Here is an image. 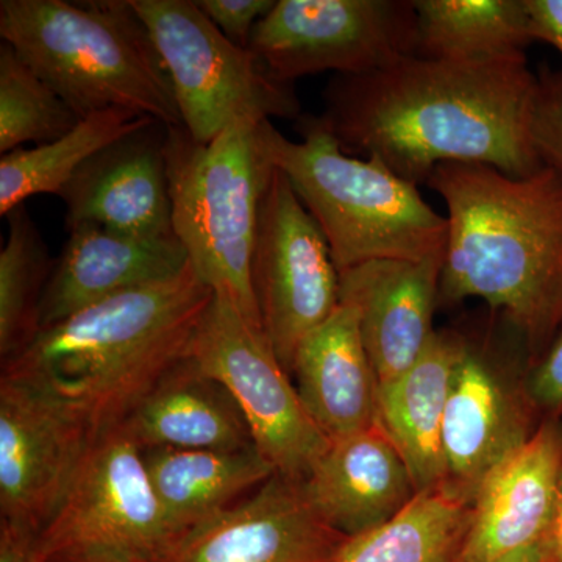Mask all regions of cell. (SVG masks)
<instances>
[{
  "mask_svg": "<svg viewBox=\"0 0 562 562\" xmlns=\"http://www.w3.org/2000/svg\"><path fill=\"white\" fill-rule=\"evenodd\" d=\"M538 99L527 58L413 55L376 72L333 77L321 120L347 154L376 158L417 187L453 162L528 177L546 166L535 143Z\"/></svg>",
  "mask_w": 562,
  "mask_h": 562,
  "instance_id": "cell-1",
  "label": "cell"
},
{
  "mask_svg": "<svg viewBox=\"0 0 562 562\" xmlns=\"http://www.w3.org/2000/svg\"><path fill=\"white\" fill-rule=\"evenodd\" d=\"M427 187L447 206L439 302L482 299L530 351L552 344L562 327V173L453 162Z\"/></svg>",
  "mask_w": 562,
  "mask_h": 562,
  "instance_id": "cell-2",
  "label": "cell"
},
{
  "mask_svg": "<svg viewBox=\"0 0 562 562\" xmlns=\"http://www.w3.org/2000/svg\"><path fill=\"white\" fill-rule=\"evenodd\" d=\"M213 294L190 265L176 279L121 292L41 328L3 360L2 373L46 391L99 436L121 425L184 357Z\"/></svg>",
  "mask_w": 562,
  "mask_h": 562,
  "instance_id": "cell-3",
  "label": "cell"
},
{
  "mask_svg": "<svg viewBox=\"0 0 562 562\" xmlns=\"http://www.w3.org/2000/svg\"><path fill=\"white\" fill-rule=\"evenodd\" d=\"M0 36L80 117L124 109L181 125L168 70L131 0H2Z\"/></svg>",
  "mask_w": 562,
  "mask_h": 562,
  "instance_id": "cell-4",
  "label": "cell"
},
{
  "mask_svg": "<svg viewBox=\"0 0 562 562\" xmlns=\"http://www.w3.org/2000/svg\"><path fill=\"white\" fill-rule=\"evenodd\" d=\"M295 128L301 140L262 122L266 149L319 224L339 272L375 260H425L446 249V216L417 184L376 158L347 154L321 116H301Z\"/></svg>",
  "mask_w": 562,
  "mask_h": 562,
  "instance_id": "cell-5",
  "label": "cell"
},
{
  "mask_svg": "<svg viewBox=\"0 0 562 562\" xmlns=\"http://www.w3.org/2000/svg\"><path fill=\"white\" fill-rule=\"evenodd\" d=\"M262 122H235L206 144L183 125L166 128L173 233L199 279L260 325L251 251L262 195L276 169Z\"/></svg>",
  "mask_w": 562,
  "mask_h": 562,
  "instance_id": "cell-6",
  "label": "cell"
},
{
  "mask_svg": "<svg viewBox=\"0 0 562 562\" xmlns=\"http://www.w3.org/2000/svg\"><path fill=\"white\" fill-rule=\"evenodd\" d=\"M171 79L181 125L210 143L243 120H295L292 85L269 74L249 49L225 38L191 0H131Z\"/></svg>",
  "mask_w": 562,
  "mask_h": 562,
  "instance_id": "cell-7",
  "label": "cell"
},
{
  "mask_svg": "<svg viewBox=\"0 0 562 562\" xmlns=\"http://www.w3.org/2000/svg\"><path fill=\"white\" fill-rule=\"evenodd\" d=\"M177 539L143 450L117 425L95 436L40 550L44 562H157Z\"/></svg>",
  "mask_w": 562,
  "mask_h": 562,
  "instance_id": "cell-8",
  "label": "cell"
},
{
  "mask_svg": "<svg viewBox=\"0 0 562 562\" xmlns=\"http://www.w3.org/2000/svg\"><path fill=\"white\" fill-rule=\"evenodd\" d=\"M184 355L227 387L277 475L305 482L331 441L306 412L262 325L214 292Z\"/></svg>",
  "mask_w": 562,
  "mask_h": 562,
  "instance_id": "cell-9",
  "label": "cell"
},
{
  "mask_svg": "<svg viewBox=\"0 0 562 562\" xmlns=\"http://www.w3.org/2000/svg\"><path fill=\"white\" fill-rule=\"evenodd\" d=\"M249 50L283 83L364 76L417 55L414 0H276Z\"/></svg>",
  "mask_w": 562,
  "mask_h": 562,
  "instance_id": "cell-10",
  "label": "cell"
},
{
  "mask_svg": "<svg viewBox=\"0 0 562 562\" xmlns=\"http://www.w3.org/2000/svg\"><path fill=\"white\" fill-rule=\"evenodd\" d=\"M262 330L291 375L299 344L339 306V271L324 232L291 181L273 169L250 265Z\"/></svg>",
  "mask_w": 562,
  "mask_h": 562,
  "instance_id": "cell-11",
  "label": "cell"
},
{
  "mask_svg": "<svg viewBox=\"0 0 562 562\" xmlns=\"http://www.w3.org/2000/svg\"><path fill=\"white\" fill-rule=\"evenodd\" d=\"M95 435L68 406L21 376L0 380L2 520L43 531Z\"/></svg>",
  "mask_w": 562,
  "mask_h": 562,
  "instance_id": "cell-12",
  "label": "cell"
},
{
  "mask_svg": "<svg viewBox=\"0 0 562 562\" xmlns=\"http://www.w3.org/2000/svg\"><path fill=\"white\" fill-rule=\"evenodd\" d=\"M347 539L314 512L302 483L276 473L184 531L157 562H331Z\"/></svg>",
  "mask_w": 562,
  "mask_h": 562,
  "instance_id": "cell-13",
  "label": "cell"
},
{
  "mask_svg": "<svg viewBox=\"0 0 562 562\" xmlns=\"http://www.w3.org/2000/svg\"><path fill=\"white\" fill-rule=\"evenodd\" d=\"M166 128L154 122L81 166L58 195L66 205L68 231L98 224L133 235L173 233Z\"/></svg>",
  "mask_w": 562,
  "mask_h": 562,
  "instance_id": "cell-14",
  "label": "cell"
},
{
  "mask_svg": "<svg viewBox=\"0 0 562 562\" xmlns=\"http://www.w3.org/2000/svg\"><path fill=\"white\" fill-rule=\"evenodd\" d=\"M443 250L425 260H375L339 272V302L353 306L379 386L419 360L431 341Z\"/></svg>",
  "mask_w": 562,
  "mask_h": 562,
  "instance_id": "cell-15",
  "label": "cell"
},
{
  "mask_svg": "<svg viewBox=\"0 0 562 562\" xmlns=\"http://www.w3.org/2000/svg\"><path fill=\"white\" fill-rule=\"evenodd\" d=\"M188 266L176 233L133 235L98 224L70 228L41 299L40 330L121 292L176 279Z\"/></svg>",
  "mask_w": 562,
  "mask_h": 562,
  "instance_id": "cell-16",
  "label": "cell"
},
{
  "mask_svg": "<svg viewBox=\"0 0 562 562\" xmlns=\"http://www.w3.org/2000/svg\"><path fill=\"white\" fill-rule=\"evenodd\" d=\"M531 436L527 398L482 350L465 344L442 424L446 486L475 501L484 479Z\"/></svg>",
  "mask_w": 562,
  "mask_h": 562,
  "instance_id": "cell-17",
  "label": "cell"
},
{
  "mask_svg": "<svg viewBox=\"0 0 562 562\" xmlns=\"http://www.w3.org/2000/svg\"><path fill=\"white\" fill-rule=\"evenodd\" d=\"M561 482L562 432L543 424L476 492L464 562H495L546 543Z\"/></svg>",
  "mask_w": 562,
  "mask_h": 562,
  "instance_id": "cell-18",
  "label": "cell"
},
{
  "mask_svg": "<svg viewBox=\"0 0 562 562\" xmlns=\"http://www.w3.org/2000/svg\"><path fill=\"white\" fill-rule=\"evenodd\" d=\"M302 486L314 512L347 538L390 522L417 495L408 465L380 422L331 441Z\"/></svg>",
  "mask_w": 562,
  "mask_h": 562,
  "instance_id": "cell-19",
  "label": "cell"
},
{
  "mask_svg": "<svg viewBox=\"0 0 562 562\" xmlns=\"http://www.w3.org/2000/svg\"><path fill=\"white\" fill-rule=\"evenodd\" d=\"M122 430L140 450H222L254 447L249 424L231 392L184 355L162 373Z\"/></svg>",
  "mask_w": 562,
  "mask_h": 562,
  "instance_id": "cell-20",
  "label": "cell"
},
{
  "mask_svg": "<svg viewBox=\"0 0 562 562\" xmlns=\"http://www.w3.org/2000/svg\"><path fill=\"white\" fill-rule=\"evenodd\" d=\"M291 376L306 412L330 441L379 424V382L353 306L339 302L302 339Z\"/></svg>",
  "mask_w": 562,
  "mask_h": 562,
  "instance_id": "cell-21",
  "label": "cell"
},
{
  "mask_svg": "<svg viewBox=\"0 0 562 562\" xmlns=\"http://www.w3.org/2000/svg\"><path fill=\"white\" fill-rule=\"evenodd\" d=\"M457 331H435L412 368L379 386V422L402 453L417 494L446 484L442 424L465 349Z\"/></svg>",
  "mask_w": 562,
  "mask_h": 562,
  "instance_id": "cell-22",
  "label": "cell"
},
{
  "mask_svg": "<svg viewBox=\"0 0 562 562\" xmlns=\"http://www.w3.org/2000/svg\"><path fill=\"white\" fill-rule=\"evenodd\" d=\"M162 513L177 536L231 508L276 475L257 446L222 450H144Z\"/></svg>",
  "mask_w": 562,
  "mask_h": 562,
  "instance_id": "cell-23",
  "label": "cell"
},
{
  "mask_svg": "<svg viewBox=\"0 0 562 562\" xmlns=\"http://www.w3.org/2000/svg\"><path fill=\"white\" fill-rule=\"evenodd\" d=\"M417 57L490 63L525 57L535 36L525 0H414Z\"/></svg>",
  "mask_w": 562,
  "mask_h": 562,
  "instance_id": "cell-24",
  "label": "cell"
},
{
  "mask_svg": "<svg viewBox=\"0 0 562 562\" xmlns=\"http://www.w3.org/2000/svg\"><path fill=\"white\" fill-rule=\"evenodd\" d=\"M472 517L471 498L432 487L390 522L347 539L331 562H464Z\"/></svg>",
  "mask_w": 562,
  "mask_h": 562,
  "instance_id": "cell-25",
  "label": "cell"
},
{
  "mask_svg": "<svg viewBox=\"0 0 562 562\" xmlns=\"http://www.w3.org/2000/svg\"><path fill=\"white\" fill-rule=\"evenodd\" d=\"M158 122L124 109L88 114L61 138L0 158V214L3 217L33 195H60L81 166L114 140Z\"/></svg>",
  "mask_w": 562,
  "mask_h": 562,
  "instance_id": "cell-26",
  "label": "cell"
},
{
  "mask_svg": "<svg viewBox=\"0 0 562 562\" xmlns=\"http://www.w3.org/2000/svg\"><path fill=\"white\" fill-rule=\"evenodd\" d=\"M0 251V353L3 360L40 331V305L54 269L49 249L24 205L7 214Z\"/></svg>",
  "mask_w": 562,
  "mask_h": 562,
  "instance_id": "cell-27",
  "label": "cell"
},
{
  "mask_svg": "<svg viewBox=\"0 0 562 562\" xmlns=\"http://www.w3.org/2000/svg\"><path fill=\"white\" fill-rule=\"evenodd\" d=\"M83 120L9 43L0 46V151L61 138Z\"/></svg>",
  "mask_w": 562,
  "mask_h": 562,
  "instance_id": "cell-28",
  "label": "cell"
},
{
  "mask_svg": "<svg viewBox=\"0 0 562 562\" xmlns=\"http://www.w3.org/2000/svg\"><path fill=\"white\" fill-rule=\"evenodd\" d=\"M535 143L543 165L562 173V70L541 69Z\"/></svg>",
  "mask_w": 562,
  "mask_h": 562,
  "instance_id": "cell-29",
  "label": "cell"
},
{
  "mask_svg": "<svg viewBox=\"0 0 562 562\" xmlns=\"http://www.w3.org/2000/svg\"><path fill=\"white\" fill-rule=\"evenodd\" d=\"M202 13L225 38L249 49L251 32L276 5V0H198Z\"/></svg>",
  "mask_w": 562,
  "mask_h": 562,
  "instance_id": "cell-30",
  "label": "cell"
},
{
  "mask_svg": "<svg viewBox=\"0 0 562 562\" xmlns=\"http://www.w3.org/2000/svg\"><path fill=\"white\" fill-rule=\"evenodd\" d=\"M528 397L547 412H562V327L531 373Z\"/></svg>",
  "mask_w": 562,
  "mask_h": 562,
  "instance_id": "cell-31",
  "label": "cell"
},
{
  "mask_svg": "<svg viewBox=\"0 0 562 562\" xmlns=\"http://www.w3.org/2000/svg\"><path fill=\"white\" fill-rule=\"evenodd\" d=\"M40 531L22 525L0 522V562H44Z\"/></svg>",
  "mask_w": 562,
  "mask_h": 562,
  "instance_id": "cell-32",
  "label": "cell"
},
{
  "mask_svg": "<svg viewBox=\"0 0 562 562\" xmlns=\"http://www.w3.org/2000/svg\"><path fill=\"white\" fill-rule=\"evenodd\" d=\"M535 41L550 44L562 55V0H525Z\"/></svg>",
  "mask_w": 562,
  "mask_h": 562,
  "instance_id": "cell-33",
  "label": "cell"
},
{
  "mask_svg": "<svg viewBox=\"0 0 562 562\" xmlns=\"http://www.w3.org/2000/svg\"><path fill=\"white\" fill-rule=\"evenodd\" d=\"M547 562H562V482L558 492L552 524L546 538Z\"/></svg>",
  "mask_w": 562,
  "mask_h": 562,
  "instance_id": "cell-34",
  "label": "cell"
},
{
  "mask_svg": "<svg viewBox=\"0 0 562 562\" xmlns=\"http://www.w3.org/2000/svg\"><path fill=\"white\" fill-rule=\"evenodd\" d=\"M495 562H547L546 543L525 547V549L508 553Z\"/></svg>",
  "mask_w": 562,
  "mask_h": 562,
  "instance_id": "cell-35",
  "label": "cell"
}]
</instances>
